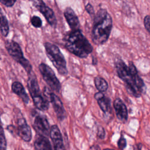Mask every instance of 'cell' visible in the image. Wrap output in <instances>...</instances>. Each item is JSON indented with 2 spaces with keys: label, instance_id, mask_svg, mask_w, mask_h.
Here are the masks:
<instances>
[{
  "label": "cell",
  "instance_id": "6da1fadb",
  "mask_svg": "<svg viewBox=\"0 0 150 150\" xmlns=\"http://www.w3.org/2000/svg\"><path fill=\"white\" fill-rule=\"evenodd\" d=\"M115 67L118 76L125 84L127 92L134 97H140L145 93L146 86L134 64L130 62L127 65L121 59H117Z\"/></svg>",
  "mask_w": 150,
  "mask_h": 150
},
{
  "label": "cell",
  "instance_id": "7a4b0ae2",
  "mask_svg": "<svg viewBox=\"0 0 150 150\" xmlns=\"http://www.w3.org/2000/svg\"><path fill=\"white\" fill-rule=\"evenodd\" d=\"M112 28L111 15L104 9H100L94 18L91 30L93 42L97 45L104 44L108 39Z\"/></svg>",
  "mask_w": 150,
  "mask_h": 150
},
{
  "label": "cell",
  "instance_id": "3957f363",
  "mask_svg": "<svg viewBox=\"0 0 150 150\" xmlns=\"http://www.w3.org/2000/svg\"><path fill=\"white\" fill-rule=\"evenodd\" d=\"M63 42L65 47L80 58L87 57L93 50L92 45L80 29L67 32L63 38Z\"/></svg>",
  "mask_w": 150,
  "mask_h": 150
},
{
  "label": "cell",
  "instance_id": "277c9868",
  "mask_svg": "<svg viewBox=\"0 0 150 150\" xmlns=\"http://www.w3.org/2000/svg\"><path fill=\"white\" fill-rule=\"evenodd\" d=\"M27 87L36 108L40 111H46L49 107V101L45 94H42L36 76L32 72L29 74Z\"/></svg>",
  "mask_w": 150,
  "mask_h": 150
},
{
  "label": "cell",
  "instance_id": "5b68a950",
  "mask_svg": "<svg viewBox=\"0 0 150 150\" xmlns=\"http://www.w3.org/2000/svg\"><path fill=\"white\" fill-rule=\"evenodd\" d=\"M44 47L47 57L58 73L62 76L67 75L68 73L67 63L60 49L56 45L50 42H45Z\"/></svg>",
  "mask_w": 150,
  "mask_h": 150
},
{
  "label": "cell",
  "instance_id": "8992f818",
  "mask_svg": "<svg viewBox=\"0 0 150 150\" xmlns=\"http://www.w3.org/2000/svg\"><path fill=\"white\" fill-rule=\"evenodd\" d=\"M5 48L12 59L20 64L28 74L32 72V67L29 61L24 56L20 45L14 40H8L5 42Z\"/></svg>",
  "mask_w": 150,
  "mask_h": 150
},
{
  "label": "cell",
  "instance_id": "52a82bcc",
  "mask_svg": "<svg viewBox=\"0 0 150 150\" xmlns=\"http://www.w3.org/2000/svg\"><path fill=\"white\" fill-rule=\"evenodd\" d=\"M39 70L44 81L49 87L54 91L59 93L61 89V84L52 69L47 64L41 63L39 66Z\"/></svg>",
  "mask_w": 150,
  "mask_h": 150
},
{
  "label": "cell",
  "instance_id": "ba28073f",
  "mask_svg": "<svg viewBox=\"0 0 150 150\" xmlns=\"http://www.w3.org/2000/svg\"><path fill=\"white\" fill-rule=\"evenodd\" d=\"M44 94L52 103L57 119L60 121H63L66 118L67 114L60 98L56 94L49 91L48 90L47 93L45 92Z\"/></svg>",
  "mask_w": 150,
  "mask_h": 150
},
{
  "label": "cell",
  "instance_id": "9c48e42d",
  "mask_svg": "<svg viewBox=\"0 0 150 150\" xmlns=\"http://www.w3.org/2000/svg\"><path fill=\"white\" fill-rule=\"evenodd\" d=\"M30 1L45 16L49 25L52 27H56L57 20L52 9L48 7L42 0H30Z\"/></svg>",
  "mask_w": 150,
  "mask_h": 150
},
{
  "label": "cell",
  "instance_id": "30bf717a",
  "mask_svg": "<svg viewBox=\"0 0 150 150\" xmlns=\"http://www.w3.org/2000/svg\"><path fill=\"white\" fill-rule=\"evenodd\" d=\"M33 128L37 134L47 137L50 132V125L46 117L43 115H37L33 121Z\"/></svg>",
  "mask_w": 150,
  "mask_h": 150
},
{
  "label": "cell",
  "instance_id": "8fae6325",
  "mask_svg": "<svg viewBox=\"0 0 150 150\" xmlns=\"http://www.w3.org/2000/svg\"><path fill=\"white\" fill-rule=\"evenodd\" d=\"M16 133L25 142H29L32 139L31 129L23 117L17 120Z\"/></svg>",
  "mask_w": 150,
  "mask_h": 150
},
{
  "label": "cell",
  "instance_id": "7c38bea8",
  "mask_svg": "<svg viewBox=\"0 0 150 150\" xmlns=\"http://www.w3.org/2000/svg\"><path fill=\"white\" fill-rule=\"evenodd\" d=\"M49 136L53 143V148L56 150L64 149L63 140L62 133L57 125H53L50 127Z\"/></svg>",
  "mask_w": 150,
  "mask_h": 150
},
{
  "label": "cell",
  "instance_id": "4fadbf2b",
  "mask_svg": "<svg viewBox=\"0 0 150 150\" xmlns=\"http://www.w3.org/2000/svg\"><path fill=\"white\" fill-rule=\"evenodd\" d=\"M113 107L118 120L125 123L128 120V110L124 103L120 98H116L113 102Z\"/></svg>",
  "mask_w": 150,
  "mask_h": 150
},
{
  "label": "cell",
  "instance_id": "5bb4252c",
  "mask_svg": "<svg viewBox=\"0 0 150 150\" xmlns=\"http://www.w3.org/2000/svg\"><path fill=\"white\" fill-rule=\"evenodd\" d=\"M94 98L97 100L100 108L104 114H111L112 113V107L110 98L106 97L103 92L100 91L94 94Z\"/></svg>",
  "mask_w": 150,
  "mask_h": 150
},
{
  "label": "cell",
  "instance_id": "9a60e30c",
  "mask_svg": "<svg viewBox=\"0 0 150 150\" xmlns=\"http://www.w3.org/2000/svg\"><path fill=\"white\" fill-rule=\"evenodd\" d=\"M64 15L71 30L80 29V22L78 17L71 8L67 7L66 8L64 11Z\"/></svg>",
  "mask_w": 150,
  "mask_h": 150
},
{
  "label": "cell",
  "instance_id": "2e32d148",
  "mask_svg": "<svg viewBox=\"0 0 150 150\" xmlns=\"http://www.w3.org/2000/svg\"><path fill=\"white\" fill-rule=\"evenodd\" d=\"M11 89L12 92L18 96L25 104H28L29 97L21 83L17 81H13L11 85Z\"/></svg>",
  "mask_w": 150,
  "mask_h": 150
},
{
  "label": "cell",
  "instance_id": "e0dca14e",
  "mask_svg": "<svg viewBox=\"0 0 150 150\" xmlns=\"http://www.w3.org/2000/svg\"><path fill=\"white\" fill-rule=\"evenodd\" d=\"M34 148L37 150H50L53 149L46 136L38 135L34 142Z\"/></svg>",
  "mask_w": 150,
  "mask_h": 150
},
{
  "label": "cell",
  "instance_id": "ac0fdd59",
  "mask_svg": "<svg viewBox=\"0 0 150 150\" xmlns=\"http://www.w3.org/2000/svg\"><path fill=\"white\" fill-rule=\"evenodd\" d=\"M9 31V27L8 20L0 9V32L3 36L6 37L8 35Z\"/></svg>",
  "mask_w": 150,
  "mask_h": 150
},
{
  "label": "cell",
  "instance_id": "d6986e66",
  "mask_svg": "<svg viewBox=\"0 0 150 150\" xmlns=\"http://www.w3.org/2000/svg\"><path fill=\"white\" fill-rule=\"evenodd\" d=\"M94 84L96 88L100 92H104L107 91L108 85L106 80L101 76H96L94 80Z\"/></svg>",
  "mask_w": 150,
  "mask_h": 150
},
{
  "label": "cell",
  "instance_id": "ffe728a7",
  "mask_svg": "<svg viewBox=\"0 0 150 150\" xmlns=\"http://www.w3.org/2000/svg\"><path fill=\"white\" fill-rule=\"evenodd\" d=\"M6 140L4 131L2 124L0 119V149H6Z\"/></svg>",
  "mask_w": 150,
  "mask_h": 150
},
{
  "label": "cell",
  "instance_id": "44dd1931",
  "mask_svg": "<svg viewBox=\"0 0 150 150\" xmlns=\"http://www.w3.org/2000/svg\"><path fill=\"white\" fill-rule=\"evenodd\" d=\"M31 24L35 28H40L42 25V22L40 18L37 16H33L30 19Z\"/></svg>",
  "mask_w": 150,
  "mask_h": 150
},
{
  "label": "cell",
  "instance_id": "7402d4cb",
  "mask_svg": "<svg viewBox=\"0 0 150 150\" xmlns=\"http://www.w3.org/2000/svg\"><path fill=\"white\" fill-rule=\"evenodd\" d=\"M117 145H118V148L120 149H124L127 146V141L122 135H121L120 139H118Z\"/></svg>",
  "mask_w": 150,
  "mask_h": 150
},
{
  "label": "cell",
  "instance_id": "603a6c76",
  "mask_svg": "<svg viewBox=\"0 0 150 150\" xmlns=\"http://www.w3.org/2000/svg\"><path fill=\"white\" fill-rule=\"evenodd\" d=\"M144 25L145 28L150 35V16L149 15H146L144 17Z\"/></svg>",
  "mask_w": 150,
  "mask_h": 150
},
{
  "label": "cell",
  "instance_id": "cb8c5ba5",
  "mask_svg": "<svg viewBox=\"0 0 150 150\" xmlns=\"http://www.w3.org/2000/svg\"><path fill=\"white\" fill-rule=\"evenodd\" d=\"M16 1V0H0V2L6 6L11 7L14 5Z\"/></svg>",
  "mask_w": 150,
  "mask_h": 150
},
{
  "label": "cell",
  "instance_id": "d4e9b609",
  "mask_svg": "<svg viewBox=\"0 0 150 150\" xmlns=\"http://www.w3.org/2000/svg\"><path fill=\"white\" fill-rule=\"evenodd\" d=\"M105 130L104 128L102 127H99L98 128V131H97V137L100 139H103L105 137Z\"/></svg>",
  "mask_w": 150,
  "mask_h": 150
},
{
  "label": "cell",
  "instance_id": "484cf974",
  "mask_svg": "<svg viewBox=\"0 0 150 150\" xmlns=\"http://www.w3.org/2000/svg\"><path fill=\"white\" fill-rule=\"evenodd\" d=\"M86 10L87 11V12L91 16L94 15V8H93V6H92L90 4H88L86 6Z\"/></svg>",
  "mask_w": 150,
  "mask_h": 150
},
{
  "label": "cell",
  "instance_id": "4316f807",
  "mask_svg": "<svg viewBox=\"0 0 150 150\" xmlns=\"http://www.w3.org/2000/svg\"><path fill=\"white\" fill-rule=\"evenodd\" d=\"M90 149H100V148L98 145H93L92 146H91V147L90 148Z\"/></svg>",
  "mask_w": 150,
  "mask_h": 150
},
{
  "label": "cell",
  "instance_id": "83f0119b",
  "mask_svg": "<svg viewBox=\"0 0 150 150\" xmlns=\"http://www.w3.org/2000/svg\"><path fill=\"white\" fill-rule=\"evenodd\" d=\"M142 144H138L137 145V149H142Z\"/></svg>",
  "mask_w": 150,
  "mask_h": 150
}]
</instances>
